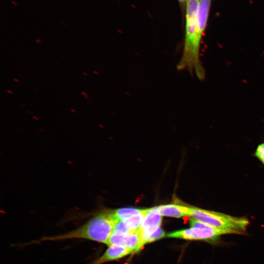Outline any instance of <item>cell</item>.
Returning a JSON list of instances; mask_svg holds the SVG:
<instances>
[{"label":"cell","instance_id":"3","mask_svg":"<svg viewBox=\"0 0 264 264\" xmlns=\"http://www.w3.org/2000/svg\"><path fill=\"white\" fill-rule=\"evenodd\" d=\"M189 216L215 228L234 230L241 233L246 230L249 223L248 220L244 218L192 206H190Z\"/></svg>","mask_w":264,"mask_h":264},{"label":"cell","instance_id":"17","mask_svg":"<svg viewBox=\"0 0 264 264\" xmlns=\"http://www.w3.org/2000/svg\"><path fill=\"white\" fill-rule=\"evenodd\" d=\"M82 94H83L84 96L87 95V93L85 91H82L81 92Z\"/></svg>","mask_w":264,"mask_h":264},{"label":"cell","instance_id":"24","mask_svg":"<svg viewBox=\"0 0 264 264\" xmlns=\"http://www.w3.org/2000/svg\"><path fill=\"white\" fill-rule=\"evenodd\" d=\"M31 88L34 89V90H36V88H34V87H31Z\"/></svg>","mask_w":264,"mask_h":264},{"label":"cell","instance_id":"12","mask_svg":"<svg viewBox=\"0 0 264 264\" xmlns=\"http://www.w3.org/2000/svg\"><path fill=\"white\" fill-rule=\"evenodd\" d=\"M165 234L164 231L161 228H159L154 233L143 238L142 239L143 243L145 244L160 239L165 236Z\"/></svg>","mask_w":264,"mask_h":264},{"label":"cell","instance_id":"21","mask_svg":"<svg viewBox=\"0 0 264 264\" xmlns=\"http://www.w3.org/2000/svg\"><path fill=\"white\" fill-rule=\"evenodd\" d=\"M20 105L23 107H25V105L24 104H23V103H21Z\"/></svg>","mask_w":264,"mask_h":264},{"label":"cell","instance_id":"23","mask_svg":"<svg viewBox=\"0 0 264 264\" xmlns=\"http://www.w3.org/2000/svg\"><path fill=\"white\" fill-rule=\"evenodd\" d=\"M70 110L73 112H76V110L73 109H70Z\"/></svg>","mask_w":264,"mask_h":264},{"label":"cell","instance_id":"15","mask_svg":"<svg viewBox=\"0 0 264 264\" xmlns=\"http://www.w3.org/2000/svg\"><path fill=\"white\" fill-rule=\"evenodd\" d=\"M13 80L18 83L20 82V80L17 78H13Z\"/></svg>","mask_w":264,"mask_h":264},{"label":"cell","instance_id":"4","mask_svg":"<svg viewBox=\"0 0 264 264\" xmlns=\"http://www.w3.org/2000/svg\"><path fill=\"white\" fill-rule=\"evenodd\" d=\"M190 228L170 233L167 236L169 238L202 241L213 243L218 240L222 235L242 234L241 232L234 230L215 228L192 218L190 220Z\"/></svg>","mask_w":264,"mask_h":264},{"label":"cell","instance_id":"9","mask_svg":"<svg viewBox=\"0 0 264 264\" xmlns=\"http://www.w3.org/2000/svg\"><path fill=\"white\" fill-rule=\"evenodd\" d=\"M158 208L163 216L179 218L190 215V206L172 204L161 205Z\"/></svg>","mask_w":264,"mask_h":264},{"label":"cell","instance_id":"22","mask_svg":"<svg viewBox=\"0 0 264 264\" xmlns=\"http://www.w3.org/2000/svg\"><path fill=\"white\" fill-rule=\"evenodd\" d=\"M82 73H83V75H86V76H88V74L86 72H83Z\"/></svg>","mask_w":264,"mask_h":264},{"label":"cell","instance_id":"26","mask_svg":"<svg viewBox=\"0 0 264 264\" xmlns=\"http://www.w3.org/2000/svg\"><path fill=\"white\" fill-rule=\"evenodd\" d=\"M27 112L29 113H31V112H30L29 111H27Z\"/></svg>","mask_w":264,"mask_h":264},{"label":"cell","instance_id":"6","mask_svg":"<svg viewBox=\"0 0 264 264\" xmlns=\"http://www.w3.org/2000/svg\"><path fill=\"white\" fill-rule=\"evenodd\" d=\"M161 216L158 207L148 209L139 229L142 239L160 228Z\"/></svg>","mask_w":264,"mask_h":264},{"label":"cell","instance_id":"7","mask_svg":"<svg viewBox=\"0 0 264 264\" xmlns=\"http://www.w3.org/2000/svg\"><path fill=\"white\" fill-rule=\"evenodd\" d=\"M132 253L133 251L132 250L124 246L109 245V247L101 256L88 264H103L108 262L118 260Z\"/></svg>","mask_w":264,"mask_h":264},{"label":"cell","instance_id":"19","mask_svg":"<svg viewBox=\"0 0 264 264\" xmlns=\"http://www.w3.org/2000/svg\"><path fill=\"white\" fill-rule=\"evenodd\" d=\"M36 42L39 44H41V40H39V39H36Z\"/></svg>","mask_w":264,"mask_h":264},{"label":"cell","instance_id":"13","mask_svg":"<svg viewBox=\"0 0 264 264\" xmlns=\"http://www.w3.org/2000/svg\"><path fill=\"white\" fill-rule=\"evenodd\" d=\"M130 232L125 221L120 220L114 225L112 233L118 234H127Z\"/></svg>","mask_w":264,"mask_h":264},{"label":"cell","instance_id":"1","mask_svg":"<svg viewBox=\"0 0 264 264\" xmlns=\"http://www.w3.org/2000/svg\"><path fill=\"white\" fill-rule=\"evenodd\" d=\"M199 0H187L183 50L176 68L179 70H187L191 73L194 72L200 80H202L205 77V71L200 60L201 39L198 36L197 25Z\"/></svg>","mask_w":264,"mask_h":264},{"label":"cell","instance_id":"5","mask_svg":"<svg viewBox=\"0 0 264 264\" xmlns=\"http://www.w3.org/2000/svg\"><path fill=\"white\" fill-rule=\"evenodd\" d=\"M107 244L124 246L132 250L133 253L140 250L144 245L139 230L124 234L112 233Z\"/></svg>","mask_w":264,"mask_h":264},{"label":"cell","instance_id":"18","mask_svg":"<svg viewBox=\"0 0 264 264\" xmlns=\"http://www.w3.org/2000/svg\"><path fill=\"white\" fill-rule=\"evenodd\" d=\"M6 92L10 93V94H13V92L10 90H7Z\"/></svg>","mask_w":264,"mask_h":264},{"label":"cell","instance_id":"2","mask_svg":"<svg viewBox=\"0 0 264 264\" xmlns=\"http://www.w3.org/2000/svg\"><path fill=\"white\" fill-rule=\"evenodd\" d=\"M117 222L110 212L99 213L83 225L71 231L51 236H45L37 242L61 241L82 239L107 244Z\"/></svg>","mask_w":264,"mask_h":264},{"label":"cell","instance_id":"11","mask_svg":"<svg viewBox=\"0 0 264 264\" xmlns=\"http://www.w3.org/2000/svg\"><path fill=\"white\" fill-rule=\"evenodd\" d=\"M146 212L135 215L123 220L130 232H136L139 230Z\"/></svg>","mask_w":264,"mask_h":264},{"label":"cell","instance_id":"8","mask_svg":"<svg viewBox=\"0 0 264 264\" xmlns=\"http://www.w3.org/2000/svg\"><path fill=\"white\" fill-rule=\"evenodd\" d=\"M212 0H200L197 14V31L201 40L206 29Z\"/></svg>","mask_w":264,"mask_h":264},{"label":"cell","instance_id":"10","mask_svg":"<svg viewBox=\"0 0 264 264\" xmlns=\"http://www.w3.org/2000/svg\"><path fill=\"white\" fill-rule=\"evenodd\" d=\"M148 209H139L132 207H124L110 211L116 222L130 218L135 215L145 213Z\"/></svg>","mask_w":264,"mask_h":264},{"label":"cell","instance_id":"20","mask_svg":"<svg viewBox=\"0 0 264 264\" xmlns=\"http://www.w3.org/2000/svg\"><path fill=\"white\" fill-rule=\"evenodd\" d=\"M84 96V98L86 99V100H88L89 99V97L87 95H85V96Z\"/></svg>","mask_w":264,"mask_h":264},{"label":"cell","instance_id":"25","mask_svg":"<svg viewBox=\"0 0 264 264\" xmlns=\"http://www.w3.org/2000/svg\"><path fill=\"white\" fill-rule=\"evenodd\" d=\"M93 72L95 74H98V73H97V72L95 71H94Z\"/></svg>","mask_w":264,"mask_h":264},{"label":"cell","instance_id":"14","mask_svg":"<svg viewBox=\"0 0 264 264\" xmlns=\"http://www.w3.org/2000/svg\"><path fill=\"white\" fill-rule=\"evenodd\" d=\"M255 155L264 165V143L259 145L255 151Z\"/></svg>","mask_w":264,"mask_h":264},{"label":"cell","instance_id":"16","mask_svg":"<svg viewBox=\"0 0 264 264\" xmlns=\"http://www.w3.org/2000/svg\"><path fill=\"white\" fill-rule=\"evenodd\" d=\"M179 2L183 3L185 2L186 0H178Z\"/></svg>","mask_w":264,"mask_h":264}]
</instances>
